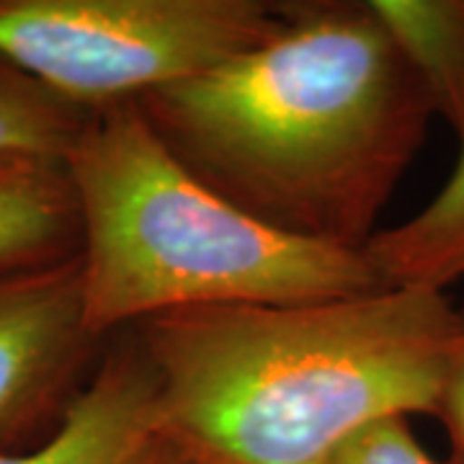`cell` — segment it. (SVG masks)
I'll return each instance as SVG.
<instances>
[{"label": "cell", "instance_id": "cell-1", "mask_svg": "<svg viewBox=\"0 0 464 464\" xmlns=\"http://www.w3.org/2000/svg\"><path fill=\"white\" fill-rule=\"evenodd\" d=\"M201 183L274 230L364 250L433 106L372 3H282L261 44L137 101Z\"/></svg>", "mask_w": 464, "mask_h": 464}, {"label": "cell", "instance_id": "cell-7", "mask_svg": "<svg viewBox=\"0 0 464 464\" xmlns=\"http://www.w3.org/2000/svg\"><path fill=\"white\" fill-rule=\"evenodd\" d=\"M83 217L65 160L0 155V276L81 258Z\"/></svg>", "mask_w": 464, "mask_h": 464}, {"label": "cell", "instance_id": "cell-2", "mask_svg": "<svg viewBox=\"0 0 464 464\" xmlns=\"http://www.w3.org/2000/svg\"><path fill=\"white\" fill-rule=\"evenodd\" d=\"M454 315L447 292L382 286L132 331L158 380V433L212 464H325L377 423L436 413Z\"/></svg>", "mask_w": 464, "mask_h": 464}, {"label": "cell", "instance_id": "cell-5", "mask_svg": "<svg viewBox=\"0 0 464 464\" xmlns=\"http://www.w3.org/2000/svg\"><path fill=\"white\" fill-rule=\"evenodd\" d=\"M109 338L88 325L81 258L0 276V457L63 426Z\"/></svg>", "mask_w": 464, "mask_h": 464}, {"label": "cell", "instance_id": "cell-8", "mask_svg": "<svg viewBox=\"0 0 464 464\" xmlns=\"http://www.w3.org/2000/svg\"><path fill=\"white\" fill-rule=\"evenodd\" d=\"M462 152L447 183L413 217L372 235L364 246L384 286L447 292L464 279V130Z\"/></svg>", "mask_w": 464, "mask_h": 464}, {"label": "cell", "instance_id": "cell-10", "mask_svg": "<svg viewBox=\"0 0 464 464\" xmlns=\"http://www.w3.org/2000/svg\"><path fill=\"white\" fill-rule=\"evenodd\" d=\"M91 116L0 57V155L67 160Z\"/></svg>", "mask_w": 464, "mask_h": 464}, {"label": "cell", "instance_id": "cell-12", "mask_svg": "<svg viewBox=\"0 0 464 464\" xmlns=\"http://www.w3.org/2000/svg\"><path fill=\"white\" fill-rule=\"evenodd\" d=\"M433 415L441 420L447 431L449 457L444 464H464V302L457 304L454 335H451Z\"/></svg>", "mask_w": 464, "mask_h": 464}, {"label": "cell", "instance_id": "cell-13", "mask_svg": "<svg viewBox=\"0 0 464 464\" xmlns=\"http://www.w3.org/2000/svg\"><path fill=\"white\" fill-rule=\"evenodd\" d=\"M124 464H212L207 459L197 457L194 451L183 449L173 439H168L163 433H152L140 447L130 454V459Z\"/></svg>", "mask_w": 464, "mask_h": 464}, {"label": "cell", "instance_id": "cell-4", "mask_svg": "<svg viewBox=\"0 0 464 464\" xmlns=\"http://www.w3.org/2000/svg\"><path fill=\"white\" fill-rule=\"evenodd\" d=\"M268 0H0V57L70 103H137L261 44Z\"/></svg>", "mask_w": 464, "mask_h": 464}, {"label": "cell", "instance_id": "cell-3", "mask_svg": "<svg viewBox=\"0 0 464 464\" xmlns=\"http://www.w3.org/2000/svg\"><path fill=\"white\" fill-rule=\"evenodd\" d=\"M83 217V299L101 338L227 304L356 297L384 284L364 250L274 230L201 183L137 103L93 111L67 155Z\"/></svg>", "mask_w": 464, "mask_h": 464}, {"label": "cell", "instance_id": "cell-11", "mask_svg": "<svg viewBox=\"0 0 464 464\" xmlns=\"http://www.w3.org/2000/svg\"><path fill=\"white\" fill-rule=\"evenodd\" d=\"M325 464H441L420 447L408 418H392L353 436Z\"/></svg>", "mask_w": 464, "mask_h": 464}, {"label": "cell", "instance_id": "cell-9", "mask_svg": "<svg viewBox=\"0 0 464 464\" xmlns=\"http://www.w3.org/2000/svg\"><path fill=\"white\" fill-rule=\"evenodd\" d=\"M413 67L433 114L464 130V0H369Z\"/></svg>", "mask_w": 464, "mask_h": 464}, {"label": "cell", "instance_id": "cell-6", "mask_svg": "<svg viewBox=\"0 0 464 464\" xmlns=\"http://www.w3.org/2000/svg\"><path fill=\"white\" fill-rule=\"evenodd\" d=\"M158 423L155 372L132 328H124L106 341L96 374L63 426L39 447L0 457V464H124Z\"/></svg>", "mask_w": 464, "mask_h": 464}]
</instances>
